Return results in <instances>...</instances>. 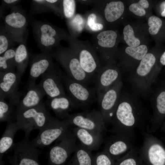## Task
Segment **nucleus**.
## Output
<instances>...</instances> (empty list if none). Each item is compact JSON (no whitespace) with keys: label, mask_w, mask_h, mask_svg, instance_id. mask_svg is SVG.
<instances>
[{"label":"nucleus","mask_w":165,"mask_h":165,"mask_svg":"<svg viewBox=\"0 0 165 165\" xmlns=\"http://www.w3.org/2000/svg\"><path fill=\"white\" fill-rule=\"evenodd\" d=\"M48 105L57 117L62 120L66 118L72 109L76 108L74 102L68 95L50 99Z\"/></svg>","instance_id":"nucleus-25"},{"label":"nucleus","mask_w":165,"mask_h":165,"mask_svg":"<svg viewBox=\"0 0 165 165\" xmlns=\"http://www.w3.org/2000/svg\"><path fill=\"white\" fill-rule=\"evenodd\" d=\"M51 53H42L32 55L30 64L28 86L35 83L40 75L53 68L55 66Z\"/></svg>","instance_id":"nucleus-20"},{"label":"nucleus","mask_w":165,"mask_h":165,"mask_svg":"<svg viewBox=\"0 0 165 165\" xmlns=\"http://www.w3.org/2000/svg\"><path fill=\"white\" fill-rule=\"evenodd\" d=\"M148 48L144 45L136 47L128 46L125 50V52L128 56L135 60L140 61L147 53Z\"/></svg>","instance_id":"nucleus-33"},{"label":"nucleus","mask_w":165,"mask_h":165,"mask_svg":"<svg viewBox=\"0 0 165 165\" xmlns=\"http://www.w3.org/2000/svg\"><path fill=\"white\" fill-rule=\"evenodd\" d=\"M3 96L0 95V122L12 121L13 109L12 105L6 102Z\"/></svg>","instance_id":"nucleus-31"},{"label":"nucleus","mask_w":165,"mask_h":165,"mask_svg":"<svg viewBox=\"0 0 165 165\" xmlns=\"http://www.w3.org/2000/svg\"><path fill=\"white\" fill-rule=\"evenodd\" d=\"M152 96L153 114L150 130L154 132L161 127L165 119V80L158 82Z\"/></svg>","instance_id":"nucleus-15"},{"label":"nucleus","mask_w":165,"mask_h":165,"mask_svg":"<svg viewBox=\"0 0 165 165\" xmlns=\"http://www.w3.org/2000/svg\"><path fill=\"white\" fill-rule=\"evenodd\" d=\"M65 120L71 127L82 128L102 133L106 124L100 111L93 110L69 114Z\"/></svg>","instance_id":"nucleus-11"},{"label":"nucleus","mask_w":165,"mask_h":165,"mask_svg":"<svg viewBox=\"0 0 165 165\" xmlns=\"http://www.w3.org/2000/svg\"><path fill=\"white\" fill-rule=\"evenodd\" d=\"M62 80L68 95L74 102L76 108H85L93 101L96 94L94 88L75 80L63 73Z\"/></svg>","instance_id":"nucleus-9"},{"label":"nucleus","mask_w":165,"mask_h":165,"mask_svg":"<svg viewBox=\"0 0 165 165\" xmlns=\"http://www.w3.org/2000/svg\"><path fill=\"white\" fill-rule=\"evenodd\" d=\"M28 53L25 43L20 44L16 48L15 61L17 72L22 77L28 64Z\"/></svg>","instance_id":"nucleus-28"},{"label":"nucleus","mask_w":165,"mask_h":165,"mask_svg":"<svg viewBox=\"0 0 165 165\" xmlns=\"http://www.w3.org/2000/svg\"><path fill=\"white\" fill-rule=\"evenodd\" d=\"M123 33L124 39L129 46L136 47L139 46L140 40L134 36L133 29L130 24L124 27Z\"/></svg>","instance_id":"nucleus-36"},{"label":"nucleus","mask_w":165,"mask_h":165,"mask_svg":"<svg viewBox=\"0 0 165 165\" xmlns=\"http://www.w3.org/2000/svg\"><path fill=\"white\" fill-rule=\"evenodd\" d=\"M71 127L65 120L52 116L46 126L31 142L37 148L48 146L63 136Z\"/></svg>","instance_id":"nucleus-10"},{"label":"nucleus","mask_w":165,"mask_h":165,"mask_svg":"<svg viewBox=\"0 0 165 165\" xmlns=\"http://www.w3.org/2000/svg\"><path fill=\"white\" fill-rule=\"evenodd\" d=\"M115 160L103 151L94 156L93 165H115Z\"/></svg>","instance_id":"nucleus-38"},{"label":"nucleus","mask_w":165,"mask_h":165,"mask_svg":"<svg viewBox=\"0 0 165 165\" xmlns=\"http://www.w3.org/2000/svg\"><path fill=\"white\" fill-rule=\"evenodd\" d=\"M157 59L152 53H147L130 75V80L135 91L143 96L151 92L160 71L155 67Z\"/></svg>","instance_id":"nucleus-2"},{"label":"nucleus","mask_w":165,"mask_h":165,"mask_svg":"<svg viewBox=\"0 0 165 165\" xmlns=\"http://www.w3.org/2000/svg\"><path fill=\"white\" fill-rule=\"evenodd\" d=\"M117 36V32L113 30H104L93 35L92 45L101 61L105 64L115 62L114 57L110 49L115 46Z\"/></svg>","instance_id":"nucleus-14"},{"label":"nucleus","mask_w":165,"mask_h":165,"mask_svg":"<svg viewBox=\"0 0 165 165\" xmlns=\"http://www.w3.org/2000/svg\"><path fill=\"white\" fill-rule=\"evenodd\" d=\"M149 3L146 0H140L137 3L131 4L129 7L130 10L135 15L143 16L146 14L145 9L148 7Z\"/></svg>","instance_id":"nucleus-39"},{"label":"nucleus","mask_w":165,"mask_h":165,"mask_svg":"<svg viewBox=\"0 0 165 165\" xmlns=\"http://www.w3.org/2000/svg\"><path fill=\"white\" fill-rule=\"evenodd\" d=\"M10 13L5 18L6 31L14 42L25 43V34L28 24L27 16L23 9L16 6L10 8Z\"/></svg>","instance_id":"nucleus-8"},{"label":"nucleus","mask_w":165,"mask_h":165,"mask_svg":"<svg viewBox=\"0 0 165 165\" xmlns=\"http://www.w3.org/2000/svg\"><path fill=\"white\" fill-rule=\"evenodd\" d=\"M27 90L26 95L16 106L14 115L38 105L46 95L41 87L35 83L28 86Z\"/></svg>","instance_id":"nucleus-22"},{"label":"nucleus","mask_w":165,"mask_h":165,"mask_svg":"<svg viewBox=\"0 0 165 165\" xmlns=\"http://www.w3.org/2000/svg\"><path fill=\"white\" fill-rule=\"evenodd\" d=\"M53 11L52 8L48 0L31 1V14L42 13Z\"/></svg>","instance_id":"nucleus-32"},{"label":"nucleus","mask_w":165,"mask_h":165,"mask_svg":"<svg viewBox=\"0 0 165 165\" xmlns=\"http://www.w3.org/2000/svg\"><path fill=\"white\" fill-rule=\"evenodd\" d=\"M146 115L137 97L121 93L110 123L111 131L114 134L125 135L132 139L136 129L147 128Z\"/></svg>","instance_id":"nucleus-1"},{"label":"nucleus","mask_w":165,"mask_h":165,"mask_svg":"<svg viewBox=\"0 0 165 165\" xmlns=\"http://www.w3.org/2000/svg\"><path fill=\"white\" fill-rule=\"evenodd\" d=\"M160 62L161 65L165 66V51L161 56L160 59Z\"/></svg>","instance_id":"nucleus-42"},{"label":"nucleus","mask_w":165,"mask_h":165,"mask_svg":"<svg viewBox=\"0 0 165 165\" xmlns=\"http://www.w3.org/2000/svg\"><path fill=\"white\" fill-rule=\"evenodd\" d=\"M6 129L0 140V163L4 165L2 160L4 155L14 145V135L19 129L15 121H11L7 122Z\"/></svg>","instance_id":"nucleus-26"},{"label":"nucleus","mask_w":165,"mask_h":165,"mask_svg":"<svg viewBox=\"0 0 165 165\" xmlns=\"http://www.w3.org/2000/svg\"><path fill=\"white\" fill-rule=\"evenodd\" d=\"M61 7L63 18H65L66 20H71L75 15L76 1L61 0Z\"/></svg>","instance_id":"nucleus-34"},{"label":"nucleus","mask_w":165,"mask_h":165,"mask_svg":"<svg viewBox=\"0 0 165 165\" xmlns=\"http://www.w3.org/2000/svg\"><path fill=\"white\" fill-rule=\"evenodd\" d=\"M148 24L149 26V33L151 35H155L158 33L162 25V21L156 16H151L148 19Z\"/></svg>","instance_id":"nucleus-40"},{"label":"nucleus","mask_w":165,"mask_h":165,"mask_svg":"<svg viewBox=\"0 0 165 165\" xmlns=\"http://www.w3.org/2000/svg\"><path fill=\"white\" fill-rule=\"evenodd\" d=\"M94 8L101 16L103 20L109 23L113 22L118 20L124 10L123 3L120 1H112L106 3L104 7L101 6L98 1H94Z\"/></svg>","instance_id":"nucleus-24"},{"label":"nucleus","mask_w":165,"mask_h":165,"mask_svg":"<svg viewBox=\"0 0 165 165\" xmlns=\"http://www.w3.org/2000/svg\"><path fill=\"white\" fill-rule=\"evenodd\" d=\"M139 151L134 147L125 155L119 159L115 165H138L137 156Z\"/></svg>","instance_id":"nucleus-35"},{"label":"nucleus","mask_w":165,"mask_h":165,"mask_svg":"<svg viewBox=\"0 0 165 165\" xmlns=\"http://www.w3.org/2000/svg\"><path fill=\"white\" fill-rule=\"evenodd\" d=\"M2 8L8 7L10 9L11 7L16 6L17 4L20 0H2Z\"/></svg>","instance_id":"nucleus-41"},{"label":"nucleus","mask_w":165,"mask_h":165,"mask_svg":"<svg viewBox=\"0 0 165 165\" xmlns=\"http://www.w3.org/2000/svg\"><path fill=\"white\" fill-rule=\"evenodd\" d=\"M162 5V6H163V8L164 9H165V2H163V3Z\"/></svg>","instance_id":"nucleus-45"},{"label":"nucleus","mask_w":165,"mask_h":165,"mask_svg":"<svg viewBox=\"0 0 165 165\" xmlns=\"http://www.w3.org/2000/svg\"><path fill=\"white\" fill-rule=\"evenodd\" d=\"M52 116L42 102L38 105L26 110L13 116L19 129L25 133V137H28L33 130H40L49 122Z\"/></svg>","instance_id":"nucleus-5"},{"label":"nucleus","mask_w":165,"mask_h":165,"mask_svg":"<svg viewBox=\"0 0 165 165\" xmlns=\"http://www.w3.org/2000/svg\"><path fill=\"white\" fill-rule=\"evenodd\" d=\"M85 18L86 30L93 34L103 30L104 20L94 9L86 14Z\"/></svg>","instance_id":"nucleus-29"},{"label":"nucleus","mask_w":165,"mask_h":165,"mask_svg":"<svg viewBox=\"0 0 165 165\" xmlns=\"http://www.w3.org/2000/svg\"><path fill=\"white\" fill-rule=\"evenodd\" d=\"M67 42L75 52L81 66L92 79L102 66L99 57L92 44L87 41L79 40L70 35Z\"/></svg>","instance_id":"nucleus-6"},{"label":"nucleus","mask_w":165,"mask_h":165,"mask_svg":"<svg viewBox=\"0 0 165 165\" xmlns=\"http://www.w3.org/2000/svg\"><path fill=\"white\" fill-rule=\"evenodd\" d=\"M63 73L55 66L42 75L38 85L50 99L66 94L62 80Z\"/></svg>","instance_id":"nucleus-17"},{"label":"nucleus","mask_w":165,"mask_h":165,"mask_svg":"<svg viewBox=\"0 0 165 165\" xmlns=\"http://www.w3.org/2000/svg\"><path fill=\"white\" fill-rule=\"evenodd\" d=\"M31 24L34 36L42 53H51L61 41H67L70 36L64 29L50 23L33 20Z\"/></svg>","instance_id":"nucleus-3"},{"label":"nucleus","mask_w":165,"mask_h":165,"mask_svg":"<svg viewBox=\"0 0 165 165\" xmlns=\"http://www.w3.org/2000/svg\"><path fill=\"white\" fill-rule=\"evenodd\" d=\"M123 85L120 79L106 89L97 98L100 111L106 125L110 123L120 97Z\"/></svg>","instance_id":"nucleus-13"},{"label":"nucleus","mask_w":165,"mask_h":165,"mask_svg":"<svg viewBox=\"0 0 165 165\" xmlns=\"http://www.w3.org/2000/svg\"><path fill=\"white\" fill-rule=\"evenodd\" d=\"M16 50L14 48H11L0 55V72H15Z\"/></svg>","instance_id":"nucleus-30"},{"label":"nucleus","mask_w":165,"mask_h":165,"mask_svg":"<svg viewBox=\"0 0 165 165\" xmlns=\"http://www.w3.org/2000/svg\"><path fill=\"white\" fill-rule=\"evenodd\" d=\"M76 138L70 128L50 149L48 165H64L75 150Z\"/></svg>","instance_id":"nucleus-7"},{"label":"nucleus","mask_w":165,"mask_h":165,"mask_svg":"<svg viewBox=\"0 0 165 165\" xmlns=\"http://www.w3.org/2000/svg\"><path fill=\"white\" fill-rule=\"evenodd\" d=\"M0 54H3L10 49L13 44V41L7 33L4 26L0 28Z\"/></svg>","instance_id":"nucleus-37"},{"label":"nucleus","mask_w":165,"mask_h":165,"mask_svg":"<svg viewBox=\"0 0 165 165\" xmlns=\"http://www.w3.org/2000/svg\"><path fill=\"white\" fill-rule=\"evenodd\" d=\"M94 156L91 151L79 144L68 165H93Z\"/></svg>","instance_id":"nucleus-27"},{"label":"nucleus","mask_w":165,"mask_h":165,"mask_svg":"<svg viewBox=\"0 0 165 165\" xmlns=\"http://www.w3.org/2000/svg\"><path fill=\"white\" fill-rule=\"evenodd\" d=\"M139 152L151 165H165V147L160 140L151 134H145Z\"/></svg>","instance_id":"nucleus-16"},{"label":"nucleus","mask_w":165,"mask_h":165,"mask_svg":"<svg viewBox=\"0 0 165 165\" xmlns=\"http://www.w3.org/2000/svg\"><path fill=\"white\" fill-rule=\"evenodd\" d=\"M21 77L17 72H0V95L8 98L13 106H17L20 101L18 86Z\"/></svg>","instance_id":"nucleus-19"},{"label":"nucleus","mask_w":165,"mask_h":165,"mask_svg":"<svg viewBox=\"0 0 165 165\" xmlns=\"http://www.w3.org/2000/svg\"><path fill=\"white\" fill-rule=\"evenodd\" d=\"M51 54L72 79L86 85L90 82L92 79L82 68L76 54L72 48L59 45Z\"/></svg>","instance_id":"nucleus-4"},{"label":"nucleus","mask_w":165,"mask_h":165,"mask_svg":"<svg viewBox=\"0 0 165 165\" xmlns=\"http://www.w3.org/2000/svg\"><path fill=\"white\" fill-rule=\"evenodd\" d=\"M13 156L7 157V161L11 165H41L38 158L41 151L25 137L24 139L14 143L12 148Z\"/></svg>","instance_id":"nucleus-12"},{"label":"nucleus","mask_w":165,"mask_h":165,"mask_svg":"<svg viewBox=\"0 0 165 165\" xmlns=\"http://www.w3.org/2000/svg\"><path fill=\"white\" fill-rule=\"evenodd\" d=\"M161 15L162 16L165 17V9H163V10L161 13Z\"/></svg>","instance_id":"nucleus-44"},{"label":"nucleus","mask_w":165,"mask_h":165,"mask_svg":"<svg viewBox=\"0 0 165 165\" xmlns=\"http://www.w3.org/2000/svg\"><path fill=\"white\" fill-rule=\"evenodd\" d=\"M120 70L115 62L108 63L102 66L97 72L93 79L97 98L106 89L121 79Z\"/></svg>","instance_id":"nucleus-18"},{"label":"nucleus","mask_w":165,"mask_h":165,"mask_svg":"<svg viewBox=\"0 0 165 165\" xmlns=\"http://www.w3.org/2000/svg\"><path fill=\"white\" fill-rule=\"evenodd\" d=\"M132 139L123 135L115 134L106 141L104 151L114 160L127 153L134 147Z\"/></svg>","instance_id":"nucleus-21"},{"label":"nucleus","mask_w":165,"mask_h":165,"mask_svg":"<svg viewBox=\"0 0 165 165\" xmlns=\"http://www.w3.org/2000/svg\"><path fill=\"white\" fill-rule=\"evenodd\" d=\"M161 127H162V129L165 132V121L163 123Z\"/></svg>","instance_id":"nucleus-43"},{"label":"nucleus","mask_w":165,"mask_h":165,"mask_svg":"<svg viewBox=\"0 0 165 165\" xmlns=\"http://www.w3.org/2000/svg\"><path fill=\"white\" fill-rule=\"evenodd\" d=\"M72 130L80 144L91 151L99 149L102 143L101 133L78 127H74Z\"/></svg>","instance_id":"nucleus-23"}]
</instances>
